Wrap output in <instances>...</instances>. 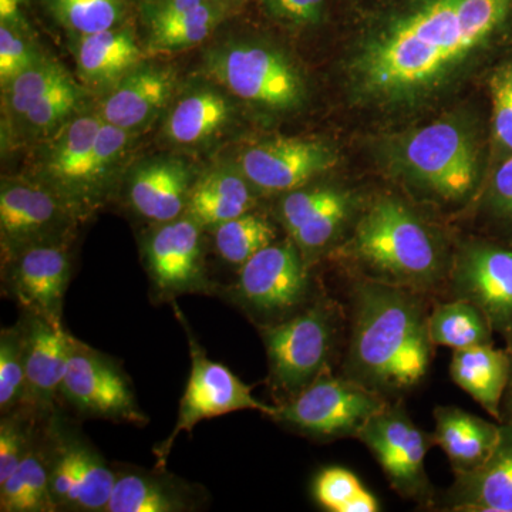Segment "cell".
Instances as JSON below:
<instances>
[{"mask_svg":"<svg viewBox=\"0 0 512 512\" xmlns=\"http://www.w3.org/2000/svg\"><path fill=\"white\" fill-rule=\"evenodd\" d=\"M512 19V0H410L383 23L357 60L367 93L429 86Z\"/></svg>","mask_w":512,"mask_h":512,"instance_id":"cell-1","label":"cell"},{"mask_svg":"<svg viewBox=\"0 0 512 512\" xmlns=\"http://www.w3.org/2000/svg\"><path fill=\"white\" fill-rule=\"evenodd\" d=\"M353 302L348 377L380 394L419 384L429 372L434 343L416 293L369 281L357 286Z\"/></svg>","mask_w":512,"mask_h":512,"instance_id":"cell-2","label":"cell"},{"mask_svg":"<svg viewBox=\"0 0 512 512\" xmlns=\"http://www.w3.org/2000/svg\"><path fill=\"white\" fill-rule=\"evenodd\" d=\"M353 255L370 282L423 291L436 284L443 258L429 228L400 202L383 198L357 224Z\"/></svg>","mask_w":512,"mask_h":512,"instance_id":"cell-3","label":"cell"},{"mask_svg":"<svg viewBox=\"0 0 512 512\" xmlns=\"http://www.w3.org/2000/svg\"><path fill=\"white\" fill-rule=\"evenodd\" d=\"M386 406L382 394L362 383L322 373L279 406L272 419L312 439H357L367 421Z\"/></svg>","mask_w":512,"mask_h":512,"instance_id":"cell-4","label":"cell"},{"mask_svg":"<svg viewBox=\"0 0 512 512\" xmlns=\"http://www.w3.org/2000/svg\"><path fill=\"white\" fill-rule=\"evenodd\" d=\"M205 72L239 99L275 110H289L303 99L298 70L281 53L252 43H234L207 57Z\"/></svg>","mask_w":512,"mask_h":512,"instance_id":"cell-5","label":"cell"},{"mask_svg":"<svg viewBox=\"0 0 512 512\" xmlns=\"http://www.w3.org/2000/svg\"><path fill=\"white\" fill-rule=\"evenodd\" d=\"M175 312L178 313V318L181 319L187 333L191 372L183 399H181L180 409H178L174 429L156 450L158 467L161 468L165 467L178 436L190 433L201 421L228 413L241 412V410H254L265 416L274 417L278 410V407L259 402L252 394V386L242 382L227 366L208 359L205 350L194 339L181 312L177 308Z\"/></svg>","mask_w":512,"mask_h":512,"instance_id":"cell-6","label":"cell"},{"mask_svg":"<svg viewBox=\"0 0 512 512\" xmlns=\"http://www.w3.org/2000/svg\"><path fill=\"white\" fill-rule=\"evenodd\" d=\"M333 333L332 316L323 306H312L299 315L262 328L276 386L295 396L325 373Z\"/></svg>","mask_w":512,"mask_h":512,"instance_id":"cell-7","label":"cell"},{"mask_svg":"<svg viewBox=\"0 0 512 512\" xmlns=\"http://www.w3.org/2000/svg\"><path fill=\"white\" fill-rule=\"evenodd\" d=\"M357 439L369 448L397 493L413 500L427 498L430 483L424 461L434 439L402 406L387 404L367 421Z\"/></svg>","mask_w":512,"mask_h":512,"instance_id":"cell-8","label":"cell"},{"mask_svg":"<svg viewBox=\"0 0 512 512\" xmlns=\"http://www.w3.org/2000/svg\"><path fill=\"white\" fill-rule=\"evenodd\" d=\"M60 394L86 417L127 421L138 426L146 421L120 367L73 336Z\"/></svg>","mask_w":512,"mask_h":512,"instance_id":"cell-9","label":"cell"},{"mask_svg":"<svg viewBox=\"0 0 512 512\" xmlns=\"http://www.w3.org/2000/svg\"><path fill=\"white\" fill-rule=\"evenodd\" d=\"M56 510L106 512L117 471L86 440L57 430L46 446Z\"/></svg>","mask_w":512,"mask_h":512,"instance_id":"cell-10","label":"cell"},{"mask_svg":"<svg viewBox=\"0 0 512 512\" xmlns=\"http://www.w3.org/2000/svg\"><path fill=\"white\" fill-rule=\"evenodd\" d=\"M404 157L413 174L444 200H463L476 184L473 141L454 124L421 128L407 141Z\"/></svg>","mask_w":512,"mask_h":512,"instance_id":"cell-11","label":"cell"},{"mask_svg":"<svg viewBox=\"0 0 512 512\" xmlns=\"http://www.w3.org/2000/svg\"><path fill=\"white\" fill-rule=\"evenodd\" d=\"M308 293V274L295 244L284 242L261 249L241 266L235 295L256 315L279 318L295 311Z\"/></svg>","mask_w":512,"mask_h":512,"instance_id":"cell-12","label":"cell"},{"mask_svg":"<svg viewBox=\"0 0 512 512\" xmlns=\"http://www.w3.org/2000/svg\"><path fill=\"white\" fill-rule=\"evenodd\" d=\"M453 291L484 313L512 353V249L491 244L468 248L454 269Z\"/></svg>","mask_w":512,"mask_h":512,"instance_id":"cell-13","label":"cell"},{"mask_svg":"<svg viewBox=\"0 0 512 512\" xmlns=\"http://www.w3.org/2000/svg\"><path fill=\"white\" fill-rule=\"evenodd\" d=\"M335 164V153L328 146L301 138L266 141L241 157L244 177L266 192L293 191Z\"/></svg>","mask_w":512,"mask_h":512,"instance_id":"cell-14","label":"cell"},{"mask_svg":"<svg viewBox=\"0 0 512 512\" xmlns=\"http://www.w3.org/2000/svg\"><path fill=\"white\" fill-rule=\"evenodd\" d=\"M201 225L190 215L164 222L148 239L146 261L154 289L164 298L204 291Z\"/></svg>","mask_w":512,"mask_h":512,"instance_id":"cell-15","label":"cell"},{"mask_svg":"<svg viewBox=\"0 0 512 512\" xmlns=\"http://www.w3.org/2000/svg\"><path fill=\"white\" fill-rule=\"evenodd\" d=\"M70 281L66 249L55 244H35L16 254L10 274V292L26 313L63 326V303Z\"/></svg>","mask_w":512,"mask_h":512,"instance_id":"cell-16","label":"cell"},{"mask_svg":"<svg viewBox=\"0 0 512 512\" xmlns=\"http://www.w3.org/2000/svg\"><path fill=\"white\" fill-rule=\"evenodd\" d=\"M26 336V393L23 406L35 412L52 409L69 365L72 335L49 320L28 313Z\"/></svg>","mask_w":512,"mask_h":512,"instance_id":"cell-17","label":"cell"},{"mask_svg":"<svg viewBox=\"0 0 512 512\" xmlns=\"http://www.w3.org/2000/svg\"><path fill=\"white\" fill-rule=\"evenodd\" d=\"M447 507L464 512H512V421L500 423L493 453L481 466L456 474Z\"/></svg>","mask_w":512,"mask_h":512,"instance_id":"cell-18","label":"cell"},{"mask_svg":"<svg viewBox=\"0 0 512 512\" xmlns=\"http://www.w3.org/2000/svg\"><path fill=\"white\" fill-rule=\"evenodd\" d=\"M173 90L174 76L170 70H131L101 104V120L128 131L144 126L165 109Z\"/></svg>","mask_w":512,"mask_h":512,"instance_id":"cell-19","label":"cell"},{"mask_svg":"<svg viewBox=\"0 0 512 512\" xmlns=\"http://www.w3.org/2000/svg\"><path fill=\"white\" fill-rule=\"evenodd\" d=\"M63 207L59 197L30 184H5L0 192V229L6 247L22 249L35 245L59 220Z\"/></svg>","mask_w":512,"mask_h":512,"instance_id":"cell-20","label":"cell"},{"mask_svg":"<svg viewBox=\"0 0 512 512\" xmlns=\"http://www.w3.org/2000/svg\"><path fill=\"white\" fill-rule=\"evenodd\" d=\"M511 353L491 345L453 350V382L497 420H503V400L510 379Z\"/></svg>","mask_w":512,"mask_h":512,"instance_id":"cell-21","label":"cell"},{"mask_svg":"<svg viewBox=\"0 0 512 512\" xmlns=\"http://www.w3.org/2000/svg\"><path fill=\"white\" fill-rule=\"evenodd\" d=\"M191 187L190 171L181 161H157L138 168L128 197L141 217L164 224L187 210Z\"/></svg>","mask_w":512,"mask_h":512,"instance_id":"cell-22","label":"cell"},{"mask_svg":"<svg viewBox=\"0 0 512 512\" xmlns=\"http://www.w3.org/2000/svg\"><path fill=\"white\" fill-rule=\"evenodd\" d=\"M434 421V443L443 448L456 474L467 473L481 466L493 453L500 437V424L481 419L458 407H437Z\"/></svg>","mask_w":512,"mask_h":512,"instance_id":"cell-23","label":"cell"},{"mask_svg":"<svg viewBox=\"0 0 512 512\" xmlns=\"http://www.w3.org/2000/svg\"><path fill=\"white\" fill-rule=\"evenodd\" d=\"M103 120L84 116L72 121L53 147L47 171L70 200L86 201L93 194L92 154Z\"/></svg>","mask_w":512,"mask_h":512,"instance_id":"cell-24","label":"cell"},{"mask_svg":"<svg viewBox=\"0 0 512 512\" xmlns=\"http://www.w3.org/2000/svg\"><path fill=\"white\" fill-rule=\"evenodd\" d=\"M140 57L136 37L126 29H110L83 36L77 47L80 77L94 86L120 82L136 69Z\"/></svg>","mask_w":512,"mask_h":512,"instance_id":"cell-25","label":"cell"},{"mask_svg":"<svg viewBox=\"0 0 512 512\" xmlns=\"http://www.w3.org/2000/svg\"><path fill=\"white\" fill-rule=\"evenodd\" d=\"M254 197L241 175L212 171L192 185L185 215L201 227H218L251 211Z\"/></svg>","mask_w":512,"mask_h":512,"instance_id":"cell-26","label":"cell"},{"mask_svg":"<svg viewBox=\"0 0 512 512\" xmlns=\"http://www.w3.org/2000/svg\"><path fill=\"white\" fill-rule=\"evenodd\" d=\"M192 507L188 488L165 476L117 471L106 512H183Z\"/></svg>","mask_w":512,"mask_h":512,"instance_id":"cell-27","label":"cell"},{"mask_svg":"<svg viewBox=\"0 0 512 512\" xmlns=\"http://www.w3.org/2000/svg\"><path fill=\"white\" fill-rule=\"evenodd\" d=\"M0 511H57L50 490L46 447L33 443L22 463L0 484Z\"/></svg>","mask_w":512,"mask_h":512,"instance_id":"cell-28","label":"cell"},{"mask_svg":"<svg viewBox=\"0 0 512 512\" xmlns=\"http://www.w3.org/2000/svg\"><path fill=\"white\" fill-rule=\"evenodd\" d=\"M430 338L434 346L453 350L491 345L494 330L474 303L456 299L439 303L429 315Z\"/></svg>","mask_w":512,"mask_h":512,"instance_id":"cell-29","label":"cell"},{"mask_svg":"<svg viewBox=\"0 0 512 512\" xmlns=\"http://www.w3.org/2000/svg\"><path fill=\"white\" fill-rule=\"evenodd\" d=\"M228 101L204 90L178 101L167 121V134L177 144H197L214 136L229 119Z\"/></svg>","mask_w":512,"mask_h":512,"instance_id":"cell-30","label":"cell"},{"mask_svg":"<svg viewBox=\"0 0 512 512\" xmlns=\"http://www.w3.org/2000/svg\"><path fill=\"white\" fill-rule=\"evenodd\" d=\"M274 241V227L265 218L251 212L215 227L218 254L228 264L239 268Z\"/></svg>","mask_w":512,"mask_h":512,"instance_id":"cell-31","label":"cell"},{"mask_svg":"<svg viewBox=\"0 0 512 512\" xmlns=\"http://www.w3.org/2000/svg\"><path fill=\"white\" fill-rule=\"evenodd\" d=\"M221 9L205 2L180 18L151 26L150 49L154 52H175L204 42L217 26Z\"/></svg>","mask_w":512,"mask_h":512,"instance_id":"cell-32","label":"cell"},{"mask_svg":"<svg viewBox=\"0 0 512 512\" xmlns=\"http://www.w3.org/2000/svg\"><path fill=\"white\" fill-rule=\"evenodd\" d=\"M26 393V336L22 323L0 333V412H15Z\"/></svg>","mask_w":512,"mask_h":512,"instance_id":"cell-33","label":"cell"},{"mask_svg":"<svg viewBox=\"0 0 512 512\" xmlns=\"http://www.w3.org/2000/svg\"><path fill=\"white\" fill-rule=\"evenodd\" d=\"M49 6L64 28L82 36L114 29L124 15V0H49Z\"/></svg>","mask_w":512,"mask_h":512,"instance_id":"cell-34","label":"cell"},{"mask_svg":"<svg viewBox=\"0 0 512 512\" xmlns=\"http://www.w3.org/2000/svg\"><path fill=\"white\" fill-rule=\"evenodd\" d=\"M67 79L62 67L40 60L6 86V101L13 116L25 117L56 84Z\"/></svg>","mask_w":512,"mask_h":512,"instance_id":"cell-35","label":"cell"},{"mask_svg":"<svg viewBox=\"0 0 512 512\" xmlns=\"http://www.w3.org/2000/svg\"><path fill=\"white\" fill-rule=\"evenodd\" d=\"M349 200L342 192H336L332 200L326 202L320 210L303 222L291 235L293 242L302 251L315 252L325 248L338 234L340 227L348 217Z\"/></svg>","mask_w":512,"mask_h":512,"instance_id":"cell-36","label":"cell"},{"mask_svg":"<svg viewBox=\"0 0 512 512\" xmlns=\"http://www.w3.org/2000/svg\"><path fill=\"white\" fill-rule=\"evenodd\" d=\"M359 478L342 467L320 471L313 481V495L319 505L333 512H346L350 501L363 490Z\"/></svg>","mask_w":512,"mask_h":512,"instance_id":"cell-37","label":"cell"},{"mask_svg":"<svg viewBox=\"0 0 512 512\" xmlns=\"http://www.w3.org/2000/svg\"><path fill=\"white\" fill-rule=\"evenodd\" d=\"M77 101L79 90L67 77L56 84L23 119L36 130H46L69 116L76 109Z\"/></svg>","mask_w":512,"mask_h":512,"instance_id":"cell-38","label":"cell"},{"mask_svg":"<svg viewBox=\"0 0 512 512\" xmlns=\"http://www.w3.org/2000/svg\"><path fill=\"white\" fill-rule=\"evenodd\" d=\"M29 426L18 416H2L0 423V484L8 480L10 474L22 463L23 457L32 446Z\"/></svg>","mask_w":512,"mask_h":512,"instance_id":"cell-39","label":"cell"},{"mask_svg":"<svg viewBox=\"0 0 512 512\" xmlns=\"http://www.w3.org/2000/svg\"><path fill=\"white\" fill-rule=\"evenodd\" d=\"M39 56L9 25L0 28V80L6 87L19 74L39 63Z\"/></svg>","mask_w":512,"mask_h":512,"instance_id":"cell-40","label":"cell"},{"mask_svg":"<svg viewBox=\"0 0 512 512\" xmlns=\"http://www.w3.org/2000/svg\"><path fill=\"white\" fill-rule=\"evenodd\" d=\"M490 90L495 138L505 150L512 151V66L494 74Z\"/></svg>","mask_w":512,"mask_h":512,"instance_id":"cell-41","label":"cell"},{"mask_svg":"<svg viewBox=\"0 0 512 512\" xmlns=\"http://www.w3.org/2000/svg\"><path fill=\"white\" fill-rule=\"evenodd\" d=\"M128 143V130L113 126V124L103 121L99 133H97L96 141L92 154V181L94 190L97 185L106 178L111 167L116 164L121 154L126 150Z\"/></svg>","mask_w":512,"mask_h":512,"instance_id":"cell-42","label":"cell"},{"mask_svg":"<svg viewBox=\"0 0 512 512\" xmlns=\"http://www.w3.org/2000/svg\"><path fill=\"white\" fill-rule=\"evenodd\" d=\"M336 190L332 188H315V190L292 191L286 195L281 204V218L286 231L293 234L303 222L332 200Z\"/></svg>","mask_w":512,"mask_h":512,"instance_id":"cell-43","label":"cell"},{"mask_svg":"<svg viewBox=\"0 0 512 512\" xmlns=\"http://www.w3.org/2000/svg\"><path fill=\"white\" fill-rule=\"evenodd\" d=\"M269 15L293 25H315L322 19L326 0H261Z\"/></svg>","mask_w":512,"mask_h":512,"instance_id":"cell-44","label":"cell"},{"mask_svg":"<svg viewBox=\"0 0 512 512\" xmlns=\"http://www.w3.org/2000/svg\"><path fill=\"white\" fill-rule=\"evenodd\" d=\"M491 205L503 220L512 224V156L498 168L494 175Z\"/></svg>","mask_w":512,"mask_h":512,"instance_id":"cell-45","label":"cell"},{"mask_svg":"<svg viewBox=\"0 0 512 512\" xmlns=\"http://www.w3.org/2000/svg\"><path fill=\"white\" fill-rule=\"evenodd\" d=\"M207 0H163L151 13L150 26L170 22L204 5Z\"/></svg>","mask_w":512,"mask_h":512,"instance_id":"cell-46","label":"cell"},{"mask_svg":"<svg viewBox=\"0 0 512 512\" xmlns=\"http://www.w3.org/2000/svg\"><path fill=\"white\" fill-rule=\"evenodd\" d=\"M379 501L369 490L363 488L359 494L350 501L346 512H376L379 511Z\"/></svg>","mask_w":512,"mask_h":512,"instance_id":"cell-47","label":"cell"},{"mask_svg":"<svg viewBox=\"0 0 512 512\" xmlns=\"http://www.w3.org/2000/svg\"><path fill=\"white\" fill-rule=\"evenodd\" d=\"M19 0H0V15H2V23L6 25L18 26L20 23V15L18 8Z\"/></svg>","mask_w":512,"mask_h":512,"instance_id":"cell-48","label":"cell"},{"mask_svg":"<svg viewBox=\"0 0 512 512\" xmlns=\"http://www.w3.org/2000/svg\"><path fill=\"white\" fill-rule=\"evenodd\" d=\"M503 409L508 414L507 421H512V353H511L510 379H508L507 390H505V394H504Z\"/></svg>","mask_w":512,"mask_h":512,"instance_id":"cell-49","label":"cell"},{"mask_svg":"<svg viewBox=\"0 0 512 512\" xmlns=\"http://www.w3.org/2000/svg\"><path fill=\"white\" fill-rule=\"evenodd\" d=\"M207 2H212V3H214V2H225V0H207Z\"/></svg>","mask_w":512,"mask_h":512,"instance_id":"cell-50","label":"cell"}]
</instances>
